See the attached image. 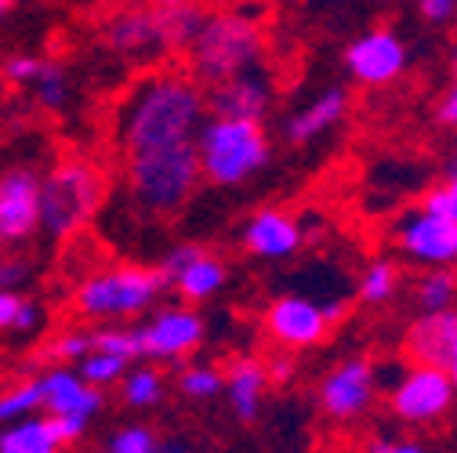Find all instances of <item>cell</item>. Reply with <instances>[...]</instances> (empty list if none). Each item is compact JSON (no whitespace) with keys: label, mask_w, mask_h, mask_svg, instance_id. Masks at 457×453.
<instances>
[{"label":"cell","mask_w":457,"mask_h":453,"mask_svg":"<svg viewBox=\"0 0 457 453\" xmlns=\"http://www.w3.org/2000/svg\"><path fill=\"white\" fill-rule=\"evenodd\" d=\"M207 120V98L193 77L156 73L142 80L120 109V145L124 156L163 149L196 138Z\"/></svg>","instance_id":"obj_1"},{"label":"cell","mask_w":457,"mask_h":453,"mask_svg":"<svg viewBox=\"0 0 457 453\" xmlns=\"http://www.w3.org/2000/svg\"><path fill=\"white\" fill-rule=\"evenodd\" d=\"M189 51V70L200 84L214 87L262 62L265 33L254 15L244 12H207L204 26L196 29Z\"/></svg>","instance_id":"obj_2"},{"label":"cell","mask_w":457,"mask_h":453,"mask_svg":"<svg viewBox=\"0 0 457 453\" xmlns=\"http://www.w3.org/2000/svg\"><path fill=\"white\" fill-rule=\"evenodd\" d=\"M196 156H200V178L218 189H237L251 182L272 156L269 138L258 120H233V117H211L196 131Z\"/></svg>","instance_id":"obj_3"},{"label":"cell","mask_w":457,"mask_h":453,"mask_svg":"<svg viewBox=\"0 0 457 453\" xmlns=\"http://www.w3.org/2000/svg\"><path fill=\"white\" fill-rule=\"evenodd\" d=\"M124 163H128V189L135 203L153 214H175L179 207H186L200 182L196 138L149 149L138 156H124Z\"/></svg>","instance_id":"obj_4"},{"label":"cell","mask_w":457,"mask_h":453,"mask_svg":"<svg viewBox=\"0 0 457 453\" xmlns=\"http://www.w3.org/2000/svg\"><path fill=\"white\" fill-rule=\"evenodd\" d=\"M105 200V178L84 160H62L40 182V225L51 236H73Z\"/></svg>","instance_id":"obj_5"},{"label":"cell","mask_w":457,"mask_h":453,"mask_svg":"<svg viewBox=\"0 0 457 453\" xmlns=\"http://www.w3.org/2000/svg\"><path fill=\"white\" fill-rule=\"evenodd\" d=\"M167 287L160 268H142V265H120L105 268L98 276H87L77 294L73 309L87 319H128L145 312Z\"/></svg>","instance_id":"obj_6"},{"label":"cell","mask_w":457,"mask_h":453,"mask_svg":"<svg viewBox=\"0 0 457 453\" xmlns=\"http://www.w3.org/2000/svg\"><path fill=\"white\" fill-rule=\"evenodd\" d=\"M457 391L443 367L436 363H414L399 374V381L388 388V414L403 424L425 428L450 414Z\"/></svg>","instance_id":"obj_7"},{"label":"cell","mask_w":457,"mask_h":453,"mask_svg":"<svg viewBox=\"0 0 457 453\" xmlns=\"http://www.w3.org/2000/svg\"><path fill=\"white\" fill-rule=\"evenodd\" d=\"M392 243L414 265L450 268L457 265V221L418 203L392 221Z\"/></svg>","instance_id":"obj_8"},{"label":"cell","mask_w":457,"mask_h":453,"mask_svg":"<svg viewBox=\"0 0 457 453\" xmlns=\"http://www.w3.org/2000/svg\"><path fill=\"white\" fill-rule=\"evenodd\" d=\"M374 395H378V370L363 356H353L345 363H337L334 370H327V377L316 388L320 410L337 424L363 417L374 403Z\"/></svg>","instance_id":"obj_9"},{"label":"cell","mask_w":457,"mask_h":453,"mask_svg":"<svg viewBox=\"0 0 457 453\" xmlns=\"http://www.w3.org/2000/svg\"><path fill=\"white\" fill-rule=\"evenodd\" d=\"M411 66L407 40L392 29H367L345 47V70L363 87L395 84Z\"/></svg>","instance_id":"obj_10"},{"label":"cell","mask_w":457,"mask_h":453,"mask_svg":"<svg viewBox=\"0 0 457 453\" xmlns=\"http://www.w3.org/2000/svg\"><path fill=\"white\" fill-rule=\"evenodd\" d=\"M204 316L193 309H163L156 312L145 326H135L138 334V352L149 359H167L175 363L189 356L204 342Z\"/></svg>","instance_id":"obj_11"},{"label":"cell","mask_w":457,"mask_h":453,"mask_svg":"<svg viewBox=\"0 0 457 453\" xmlns=\"http://www.w3.org/2000/svg\"><path fill=\"white\" fill-rule=\"evenodd\" d=\"M330 323L320 301L305 294H283L265 309V334L283 349H312L327 337Z\"/></svg>","instance_id":"obj_12"},{"label":"cell","mask_w":457,"mask_h":453,"mask_svg":"<svg viewBox=\"0 0 457 453\" xmlns=\"http://www.w3.org/2000/svg\"><path fill=\"white\" fill-rule=\"evenodd\" d=\"M207 109L211 117H233V120H265V112L272 109V80L265 70L251 66L237 77H228L221 84L211 87Z\"/></svg>","instance_id":"obj_13"},{"label":"cell","mask_w":457,"mask_h":453,"mask_svg":"<svg viewBox=\"0 0 457 453\" xmlns=\"http://www.w3.org/2000/svg\"><path fill=\"white\" fill-rule=\"evenodd\" d=\"M40 225V178L15 167L0 178V240H26Z\"/></svg>","instance_id":"obj_14"},{"label":"cell","mask_w":457,"mask_h":453,"mask_svg":"<svg viewBox=\"0 0 457 453\" xmlns=\"http://www.w3.org/2000/svg\"><path fill=\"white\" fill-rule=\"evenodd\" d=\"M302 243H305L302 225L279 207H262L244 225V247L254 258H265V261L291 258V254H298Z\"/></svg>","instance_id":"obj_15"},{"label":"cell","mask_w":457,"mask_h":453,"mask_svg":"<svg viewBox=\"0 0 457 453\" xmlns=\"http://www.w3.org/2000/svg\"><path fill=\"white\" fill-rule=\"evenodd\" d=\"M345 112H349V91L345 87L320 91L309 105H302L295 117L287 120V142L291 145H309V142L323 138L327 131H334L341 124Z\"/></svg>","instance_id":"obj_16"},{"label":"cell","mask_w":457,"mask_h":453,"mask_svg":"<svg viewBox=\"0 0 457 453\" xmlns=\"http://www.w3.org/2000/svg\"><path fill=\"white\" fill-rule=\"evenodd\" d=\"M44 381V407L51 417H95L102 410V391L91 388L80 374L51 370Z\"/></svg>","instance_id":"obj_17"},{"label":"cell","mask_w":457,"mask_h":453,"mask_svg":"<svg viewBox=\"0 0 457 453\" xmlns=\"http://www.w3.org/2000/svg\"><path fill=\"white\" fill-rule=\"evenodd\" d=\"M105 44L131 59H149V54L167 51L163 29H160V12H124L105 26Z\"/></svg>","instance_id":"obj_18"},{"label":"cell","mask_w":457,"mask_h":453,"mask_svg":"<svg viewBox=\"0 0 457 453\" xmlns=\"http://www.w3.org/2000/svg\"><path fill=\"white\" fill-rule=\"evenodd\" d=\"M457 326V309H439V312H418V319L407 326V356L414 363H436L443 367L446 359V345Z\"/></svg>","instance_id":"obj_19"},{"label":"cell","mask_w":457,"mask_h":453,"mask_svg":"<svg viewBox=\"0 0 457 453\" xmlns=\"http://www.w3.org/2000/svg\"><path fill=\"white\" fill-rule=\"evenodd\" d=\"M265 388H269V374L262 359H237L225 374V399L233 407L237 421L254 424L262 414V399H265Z\"/></svg>","instance_id":"obj_20"},{"label":"cell","mask_w":457,"mask_h":453,"mask_svg":"<svg viewBox=\"0 0 457 453\" xmlns=\"http://www.w3.org/2000/svg\"><path fill=\"white\" fill-rule=\"evenodd\" d=\"M225 279H228L225 261L214 258V254H207V251H200L175 279L167 283V287H175L186 301H207V298H214L225 287Z\"/></svg>","instance_id":"obj_21"},{"label":"cell","mask_w":457,"mask_h":453,"mask_svg":"<svg viewBox=\"0 0 457 453\" xmlns=\"http://www.w3.org/2000/svg\"><path fill=\"white\" fill-rule=\"evenodd\" d=\"M59 435L51 428V417L22 421L0 435V453H59Z\"/></svg>","instance_id":"obj_22"},{"label":"cell","mask_w":457,"mask_h":453,"mask_svg":"<svg viewBox=\"0 0 457 453\" xmlns=\"http://www.w3.org/2000/svg\"><path fill=\"white\" fill-rule=\"evenodd\" d=\"M207 12L200 4H189V0H182V4H170V8H160V29H163V44L170 51H186L196 37V29L204 26Z\"/></svg>","instance_id":"obj_23"},{"label":"cell","mask_w":457,"mask_h":453,"mask_svg":"<svg viewBox=\"0 0 457 453\" xmlns=\"http://www.w3.org/2000/svg\"><path fill=\"white\" fill-rule=\"evenodd\" d=\"M414 305L421 312H439V309H457V276L446 268H432L418 279L414 287Z\"/></svg>","instance_id":"obj_24"},{"label":"cell","mask_w":457,"mask_h":453,"mask_svg":"<svg viewBox=\"0 0 457 453\" xmlns=\"http://www.w3.org/2000/svg\"><path fill=\"white\" fill-rule=\"evenodd\" d=\"M399 291V265L388 258H378L363 268L360 276V301L367 305H385L392 301V294Z\"/></svg>","instance_id":"obj_25"},{"label":"cell","mask_w":457,"mask_h":453,"mask_svg":"<svg viewBox=\"0 0 457 453\" xmlns=\"http://www.w3.org/2000/svg\"><path fill=\"white\" fill-rule=\"evenodd\" d=\"M124 399L135 410L156 407L163 399V374L156 367H138V370L124 374Z\"/></svg>","instance_id":"obj_26"},{"label":"cell","mask_w":457,"mask_h":453,"mask_svg":"<svg viewBox=\"0 0 457 453\" xmlns=\"http://www.w3.org/2000/svg\"><path fill=\"white\" fill-rule=\"evenodd\" d=\"M44 407V381H22L0 395V421H15Z\"/></svg>","instance_id":"obj_27"},{"label":"cell","mask_w":457,"mask_h":453,"mask_svg":"<svg viewBox=\"0 0 457 453\" xmlns=\"http://www.w3.org/2000/svg\"><path fill=\"white\" fill-rule=\"evenodd\" d=\"M128 374V359L120 356H109V352H87L80 356V377L91 384V388H102V384H112Z\"/></svg>","instance_id":"obj_28"},{"label":"cell","mask_w":457,"mask_h":453,"mask_svg":"<svg viewBox=\"0 0 457 453\" xmlns=\"http://www.w3.org/2000/svg\"><path fill=\"white\" fill-rule=\"evenodd\" d=\"M91 352H109V356H120V359H138V334L128 326H105L91 334Z\"/></svg>","instance_id":"obj_29"},{"label":"cell","mask_w":457,"mask_h":453,"mask_svg":"<svg viewBox=\"0 0 457 453\" xmlns=\"http://www.w3.org/2000/svg\"><path fill=\"white\" fill-rule=\"evenodd\" d=\"M179 388H182V395H189V399H214V395H221V388H225V377H221V370L196 363V367L182 370Z\"/></svg>","instance_id":"obj_30"},{"label":"cell","mask_w":457,"mask_h":453,"mask_svg":"<svg viewBox=\"0 0 457 453\" xmlns=\"http://www.w3.org/2000/svg\"><path fill=\"white\" fill-rule=\"evenodd\" d=\"M40 319L37 305L19 298L15 291H0V330H33Z\"/></svg>","instance_id":"obj_31"},{"label":"cell","mask_w":457,"mask_h":453,"mask_svg":"<svg viewBox=\"0 0 457 453\" xmlns=\"http://www.w3.org/2000/svg\"><path fill=\"white\" fill-rule=\"evenodd\" d=\"M33 87H37V98H40L44 105H51V109H59V105L66 102V91H70L66 73H62L59 66H54V62H44L40 77L33 80Z\"/></svg>","instance_id":"obj_32"},{"label":"cell","mask_w":457,"mask_h":453,"mask_svg":"<svg viewBox=\"0 0 457 453\" xmlns=\"http://www.w3.org/2000/svg\"><path fill=\"white\" fill-rule=\"evenodd\" d=\"M156 442L153 428L145 424H131V428H120L117 435L109 439V453H149Z\"/></svg>","instance_id":"obj_33"},{"label":"cell","mask_w":457,"mask_h":453,"mask_svg":"<svg viewBox=\"0 0 457 453\" xmlns=\"http://www.w3.org/2000/svg\"><path fill=\"white\" fill-rule=\"evenodd\" d=\"M87 352H91V334H62L47 345L51 359H80Z\"/></svg>","instance_id":"obj_34"},{"label":"cell","mask_w":457,"mask_h":453,"mask_svg":"<svg viewBox=\"0 0 457 453\" xmlns=\"http://www.w3.org/2000/svg\"><path fill=\"white\" fill-rule=\"evenodd\" d=\"M436 120L443 128H453L457 131V51H453V80H450V87L443 91V98L436 105Z\"/></svg>","instance_id":"obj_35"},{"label":"cell","mask_w":457,"mask_h":453,"mask_svg":"<svg viewBox=\"0 0 457 453\" xmlns=\"http://www.w3.org/2000/svg\"><path fill=\"white\" fill-rule=\"evenodd\" d=\"M418 12L428 26H446V22H453L457 0H418Z\"/></svg>","instance_id":"obj_36"},{"label":"cell","mask_w":457,"mask_h":453,"mask_svg":"<svg viewBox=\"0 0 457 453\" xmlns=\"http://www.w3.org/2000/svg\"><path fill=\"white\" fill-rule=\"evenodd\" d=\"M40 70H44V59H33V54H15V59H8V66H4V73L12 80H26V84H33L40 77Z\"/></svg>","instance_id":"obj_37"},{"label":"cell","mask_w":457,"mask_h":453,"mask_svg":"<svg viewBox=\"0 0 457 453\" xmlns=\"http://www.w3.org/2000/svg\"><path fill=\"white\" fill-rule=\"evenodd\" d=\"M26 276H29V265H26L22 258H8V261H0V291H15Z\"/></svg>","instance_id":"obj_38"},{"label":"cell","mask_w":457,"mask_h":453,"mask_svg":"<svg viewBox=\"0 0 457 453\" xmlns=\"http://www.w3.org/2000/svg\"><path fill=\"white\" fill-rule=\"evenodd\" d=\"M51 428H54V435H59L62 446H70V442H77L84 435L87 421L84 417H51Z\"/></svg>","instance_id":"obj_39"},{"label":"cell","mask_w":457,"mask_h":453,"mask_svg":"<svg viewBox=\"0 0 457 453\" xmlns=\"http://www.w3.org/2000/svg\"><path fill=\"white\" fill-rule=\"evenodd\" d=\"M265 374H269V384H287L295 377V359L291 356H276L272 363H265Z\"/></svg>","instance_id":"obj_40"},{"label":"cell","mask_w":457,"mask_h":453,"mask_svg":"<svg viewBox=\"0 0 457 453\" xmlns=\"http://www.w3.org/2000/svg\"><path fill=\"white\" fill-rule=\"evenodd\" d=\"M367 453H428V449L418 442H407V439H395V442H370Z\"/></svg>","instance_id":"obj_41"},{"label":"cell","mask_w":457,"mask_h":453,"mask_svg":"<svg viewBox=\"0 0 457 453\" xmlns=\"http://www.w3.org/2000/svg\"><path fill=\"white\" fill-rule=\"evenodd\" d=\"M149 453H193V449H189V439L175 435V439H156Z\"/></svg>","instance_id":"obj_42"},{"label":"cell","mask_w":457,"mask_h":453,"mask_svg":"<svg viewBox=\"0 0 457 453\" xmlns=\"http://www.w3.org/2000/svg\"><path fill=\"white\" fill-rule=\"evenodd\" d=\"M439 189H443V214L457 221V178H446Z\"/></svg>","instance_id":"obj_43"},{"label":"cell","mask_w":457,"mask_h":453,"mask_svg":"<svg viewBox=\"0 0 457 453\" xmlns=\"http://www.w3.org/2000/svg\"><path fill=\"white\" fill-rule=\"evenodd\" d=\"M443 370H446V377H450V384H453V391H457V326H453V337H450V345H446Z\"/></svg>","instance_id":"obj_44"},{"label":"cell","mask_w":457,"mask_h":453,"mask_svg":"<svg viewBox=\"0 0 457 453\" xmlns=\"http://www.w3.org/2000/svg\"><path fill=\"white\" fill-rule=\"evenodd\" d=\"M323 309V316H327V323L334 326L341 316H345V301H327V305H320Z\"/></svg>","instance_id":"obj_45"},{"label":"cell","mask_w":457,"mask_h":453,"mask_svg":"<svg viewBox=\"0 0 457 453\" xmlns=\"http://www.w3.org/2000/svg\"><path fill=\"white\" fill-rule=\"evenodd\" d=\"M446 178H457V145L446 152Z\"/></svg>","instance_id":"obj_46"},{"label":"cell","mask_w":457,"mask_h":453,"mask_svg":"<svg viewBox=\"0 0 457 453\" xmlns=\"http://www.w3.org/2000/svg\"><path fill=\"white\" fill-rule=\"evenodd\" d=\"M156 4L160 8H170V4H182V0H156Z\"/></svg>","instance_id":"obj_47"},{"label":"cell","mask_w":457,"mask_h":453,"mask_svg":"<svg viewBox=\"0 0 457 453\" xmlns=\"http://www.w3.org/2000/svg\"><path fill=\"white\" fill-rule=\"evenodd\" d=\"M12 4H8V0H0V19H4V12H8Z\"/></svg>","instance_id":"obj_48"},{"label":"cell","mask_w":457,"mask_h":453,"mask_svg":"<svg viewBox=\"0 0 457 453\" xmlns=\"http://www.w3.org/2000/svg\"><path fill=\"white\" fill-rule=\"evenodd\" d=\"M453 26H457V12H453Z\"/></svg>","instance_id":"obj_49"},{"label":"cell","mask_w":457,"mask_h":453,"mask_svg":"<svg viewBox=\"0 0 457 453\" xmlns=\"http://www.w3.org/2000/svg\"><path fill=\"white\" fill-rule=\"evenodd\" d=\"M8 4H12V0H8Z\"/></svg>","instance_id":"obj_50"},{"label":"cell","mask_w":457,"mask_h":453,"mask_svg":"<svg viewBox=\"0 0 457 453\" xmlns=\"http://www.w3.org/2000/svg\"><path fill=\"white\" fill-rule=\"evenodd\" d=\"M0 243H4V240H0Z\"/></svg>","instance_id":"obj_51"}]
</instances>
